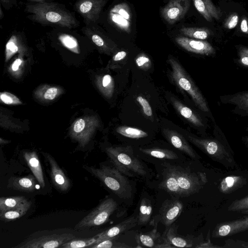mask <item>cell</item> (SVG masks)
<instances>
[{
	"mask_svg": "<svg viewBox=\"0 0 248 248\" xmlns=\"http://www.w3.org/2000/svg\"><path fill=\"white\" fill-rule=\"evenodd\" d=\"M163 133L166 139L175 148L185 153L192 158H197V154L181 134L168 128H164Z\"/></svg>",
	"mask_w": 248,
	"mask_h": 248,
	"instance_id": "18",
	"label": "cell"
},
{
	"mask_svg": "<svg viewBox=\"0 0 248 248\" xmlns=\"http://www.w3.org/2000/svg\"><path fill=\"white\" fill-rule=\"evenodd\" d=\"M35 177L32 175L24 177H13L9 181L10 186L12 188L21 191L31 192L35 189Z\"/></svg>",
	"mask_w": 248,
	"mask_h": 248,
	"instance_id": "24",
	"label": "cell"
},
{
	"mask_svg": "<svg viewBox=\"0 0 248 248\" xmlns=\"http://www.w3.org/2000/svg\"><path fill=\"white\" fill-rule=\"evenodd\" d=\"M108 19L122 30L130 32L132 14L127 3H121L114 5L109 11Z\"/></svg>",
	"mask_w": 248,
	"mask_h": 248,
	"instance_id": "11",
	"label": "cell"
},
{
	"mask_svg": "<svg viewBox=\"0 0 248 248\" xmlns=\"http://www.w3.org/2000/svg\"><path fill=\"white\" fill-rule=\"evenodd\" d=\"M119 134L131 139H140L148 136V134L141 129L126 126H121L116 128Z\"/></svg>",
	"mask_w": 248,
	"mask_h": 248,
	"instance_id": "31",
	"label": "cell"
},
{
	"mask_svg": "<svg viewBox=\"0 0 248 248\" xmlns=\"http://www.w3.org/2000/svg\"><path fill=\"white\" fill-rule=\"evenodd\" d=\"M136 100L142 107L144 113L148 117L151 116L152 109L148 101L142 96H138Z\"/></svg>",
	"mask_w": 248,
	"mask_h": 248,
	"instance_id": "39",
	"label": "cell"
},
{
	"mask_svg": "<svg viewBox=\"0 0 248 248\" xmlns=\"http://www.w3.org/2000/svg\"><path fill=\"white\" fill-rule=\"evenodd\" d=\"M84 168L120 198L126 199L131 197L132 189L130 182L116 167L102 166L100 168H95L85 165Z\"/></svg>",
	"mask_w": 248,
	"mask_h": 248,
	"instance_id": "3",
	"label": "cell"
},
{
	"mask_svg": "<svg viewBox=\"0 0 248 248\" xmlns=\"http://www.w3.org/2000/svg\"><path fill=\"white\" fill-rule=\"evenodd\" d=\"M27 201L26 198L22 196L0 197V213L17 207Z\"/></svg>",
	"mask_w": 248,
	"mask_h": 248,
	"instance_id": "30",
	"label": "cell"
},
{
	"mask_svg": "<svg viewBox=\"0 0 248 248\" xmlns=\"http://www.w3.org/2000/svg\"><path fill=\"white\" fill-rule=\"evenodd\" d=\"M160 187L170 194L181 197V190L176 176L169 166L163 173V180Z\"/></svg>",
	"mask_w": 248,
	"mask_h": 248,
	"instance_id": "23",
	"label": "cell"
},
{
	"mask_svg": "<svg viewBox=\"0 0 248 248\" xmlns=\"http://www.w3.org/2000/svg\"><path fill=\"white\" fill-rule=\"evenodd\" d=\"M102 86L104 88H108L112 91L113 88V79L109 75H105L102 78Z\"/></svg>",
	"mask_w": 248,
	"mask_h": 248,
	"instance_id": "42",
	"label": "cell"
},
{
	"mask_svg": "<svg viewBox=\"0 0 248 248\" xmlns=\"http://www.w3.org/2000/svg\"><path fill=\"white\" fill-rule=\"evenodd\" d=\"M152 205L147 198H143L140 202L138 218V224L145 225L150 220L152 214Z\"/></svg>",
	"mask_w": 248,
	"mask_h": 248,
	"instance_id": "27",
	"label": "cell"
},
{
	"mask_svg": "<svg viewBox=\"0 0 248 248\" xmlns=\"http://www.w3.org/2000/svg\"><path fill=\"white\" fill-rule=\"evenodd\" d=\"M190 5V0H170L161 9V16L169 24H173L185 16Z\"/></svg>",
	"mask_w": 248,
	"mask_h": 248,
	"instance_id": "10",
	"label": "cell"
},
{
	"mask_svg": "<svg viewBox=\"0 0 248 248\" xmlns=\"http://www.w3.org/2000/svg\"><path fill=\"white\" fill-rule=\"evenodd\" d=\"M98 237V234L91 238L72 239L61 245L60 248H79L83 247H89L94 244Z\"/></svg>",
	"mask_w": 248,
	"mask_h": 248,
	"instance_id": "32",
	"label": "cell"
},
{
	"mask_svg": "<svg viewBox=\"0 0 248 248\" xmlns=\"http://www.w3.org/2000/svg\"><path fill=\"white\" fill-rule=\"evenodd\" d=\"M246 130L248 132V127H247V128L246 129Z\"/></svg>",
	"mask_w": 248,
	"mask_h": 248,
	"instance_id": "52",
	"label": "cell"
},
{
	"mask_svg": "<svg viewBox=\"0 0 248 248\" xmlns=\"http://www.w3.org/2000/svg\"><path fill=\"white\" fill-rule=\"evenodd\" d=\"M44 155L49 165L50 175L55 186L62 191L68 190L71 186L70 180L51 155L48 154Z\"/></svg>",
	"mask_w": 248,
	"mask_h": 248,
	"instance_id": "17",
	"label": "cell"
},
{
	"mask_svg": "<svg viewBox=\"0 0 248 248\" xmlns=\"http://www.w3.org/2000/svg\"><path fill=\"white\" fill-rule=\"evenodd\" d=\"M164 240L171 247L190 248L192 247V245L186 239L177 236L172 227L170 228L165 233Z\"/></svg>",
	"mask_w": 248,
	"mask_h": 248,
	"instance_id": "29",
	"label": "cell"
},
{
	"mask_svg": "<svg viewBox=\"0 0 248 248\" xmlns=\"http://www.w3.org/2000/svg\"><path fill=\"white\" fill-rule=\"evenodd\" d=\"M4 13L3 12L1 5V6L0 7V19L2 20V18L4 17Z\"/></svg>",
	"mask_w": 248,
	"mask_h": 248,
	"instance_id": "50",
	"label": "cell"
},
{
	"mask_svg": "<svg viewBox=\"0 0 248 248\" xmlns=\"http://www.w3.org/2000/svg\"><path fill=\"white\" fill-rule=\"evenodd\" d=\"M248 230V216L217 225L213 232V237H221Z\"/></svg>",
	"mask_w": 248,
	"mask_h": 248,
	"instance_id": "14",
	"label": "cell"
},
{
	"mask_svg": "<svg viewBox=\"0 0 248 248\" xmlns=\"http://www.w3.org/2000/svg\"><path fill=\"white\" fill-rule=\"evenodd\" d=\"M239 18V15L237 13L231 14L226 18L224 23V28L229 30L234 28L238 23Z\"/></svg>",
	"mask_w": 248,
	"mask_h": 248,
	"instance_id": "38",
	"label": "cell"
},
{
	"mask_svg": "<svg viewBox=\"0 0 248 248\" xmlns=\"http://www.w3.org/2000/svg\"><path fill=\"white\" fill-rule=\"evenodd\" d=\"M244 139L246 142L248 144V137H245Z\"/></svg>",
	"mask_w": 248,
	"mask_h": 248,
	"instance_id": "51",
	"label": "cell"
},
{
	"mask_svg": "<svg viewBox=\"0 0 248 248\" xmlns=\"http://www.w3.org/2000/svg\"><path fill=\"white\" fill-rule=\"evenodd\" d=\"M170 100L174 108L182 116L200 130L202 131L206 130L208 125L205 120L201 115L175 98L171 97Z\"/></svg>",
	"mask_w": 248,
	"mask_h": 248,
	"instance_id": "15",
	"label": "cell"
},
{
	"mask_svg": "<svg viewBox=\"0 0 248 248\" xmlns=\"http://www.w3.org/2000/svg\"><path fill=\"white\" fill-rule=\"evenodd\" d=\"M175 42L186 51L205 56L216 54L215 48L207 41L190 38L187 37H178Z\"/></svg>",
	"mask_w": 248,
	"mask_h": 248,
	"instance_id": "12",
	"label": "cell"
},
{
	"mask_svg": "<svg viewBox=\"0 0 248 248\" xmlns=\"http://www.w3.org/2000/svg\"><path fill=\"white\" fill-rule=\"evenodd\" d=\"M240 30L244 34L248 35V18L245 16L241 19Z\"/></svg>",
	"mask_w": 248,
	"mask_h": 248,
	"instance_id": "44",
	"label": "cell"
},
{
	"mask_svg": "<svg viewBox=\"0 0 248 248\" xmlns=\"http://www.w3.org/2000/svg\"><path fill=\"white\" fill-rule=\"evenodd\" d=\"M228 210L248 213V196L233 202L228 208Z\"/></svg>",
	"mask_w": 248,
	"mask_h": 248,
	"instance_id": "35",
	"label": "cell"
},
{
	"mask_svg": "<svg viewBox=\"0 0 248 248\" xmlns=\"http://www.w3.org/2000/svg\"><path fill=\"white\" fill-rule=\"evenodd\" d=\"M180 32L185 37L201 40L207 39L211 35V31L205 27H183Z\"/></svg>",
	"mask_w": 248,
	"mask_h": 248,
	"instance_id": "26",
	"label": "cell"
},
{
	"mask_svg": "<svg viewBox=\"0 0 248 248\" xmlns=\"http://www.w3.org/2000/svg\"><path fill=\"white\" fill-rule=\"evenodd\" d=\"M168 61L171 68V75L173 81L179 88L187 93L196 107L215 123L205 98L184 68L173 57H170Z\"/></svg>",
	"mask_w": 248,
	"mask_h": 248,
	"instance_id": "2",
	"label": "cell"
},
{
	"mask_svg": "<svg viewBox=\"0 0 248 248\" xmlns=\"http://www.w3.org/2000/svg\"><path fill=\"white\" fill-rule=\"evenodd\" d=\"M140 150L145 154L157 158L165 159H176L178 158V156L175 153L168 149L157 148H140Z\"/></svg>",
	"mask_w": 248,
	"mask_h": 248,
	"instance_id": "28",
	"label": "cell"
},
{
	"mask_svg": "<svg viewBox=\"0 0 248 248\" xmlns=\"http://www.w3.org/2000/svg\"><path fill=\"white\" fill-rule=\"evenodd\" d=\"M108 0H77L73 9L83 18L84 24L98 23Z\"/></svg>",
	"mask_w": 248,
	"mask_h": 248,
	"instance_id": "8",
	"label": "cell"
},
{
	"mask_svg": "<svg viewBox=\"0 0 248 248\" xmlns=\"http://www.w3.org/2000/svg\"><path fill=\"white\" fill-rule=\"evenodd\" d=\"M241 178L239 176H228L224 178L220 184V189L224 192L232 190L240 183Z\"/></svg>",
	"mask_w": 248,
	"mask_h": 248,
	"instance_id": "33",
	"label": "cell"
},
{
	"mask_svg": "<svg viewBox=\"0 0 248 248\" xmlns=\"http://www.w3.org/2000/svg\"><path fill=\"white\" fill-rule=\"evenodd\" d=\"M183 208L179 200H166L159 211L160 221L166 226H170L179 217Z\"/></svg>",
	"mask_w": 248,
	"mask_h": 248,
	"instance_id": "16",
	"label": "cell"
},
{
	"mask_svg": "<svg viewBox=\"0 0 248 248\" xmlns=\"http://www.w3.org/2000/svg\"><path fill=\"white\" fill-rule=\"evenodd\" d=\"M85 126V121L82 119H78L75 123L74 126V131L76 133L81 132Z\"/></svg>",
	"mask_w": 248,
	"mask_h": 248,
	"instance_id": "46",
	"label": "cell"
},
{
	"mask_svg": "<svg viewBox=\"0 0 248 248\" xmlns=\"http://www.w3.org/2000/svg\"><path fill=\"white\" fill-rule=\"evenodd\" d=\"M31 204V201H27L19 206L0 213V219L4 221L16 220L24 216L30 209Z\"/></svg>",
	"mask_w": 248,
	"mask_h": 248,
	"instance_id": "25",
	"label": "cell"
},
{
	"mask_svg": "<svg viewBox=\"0 0 248 248\" xmlns=\"http://www.w3.org/2000/svg\"><path fill=\"white\" fill-rule=\"evenodd\" d=\"M137 243L140 246L147 248H166L164 242L161 243V235L156 229L145 233H140L136 236Z\"/></svg>",
	"mask_w": 248,
	"mask_h": 248,
	"instance_id": "21",
	"label": "cell"
},
{
	"mask_svg": "<svg viewBox=\"0 0 248 248\" xmlns=\"http://www.w3.org/2000/svg\"><path fill=\"white\" fill-rule=\"evenodd\" d=\"M0 5L8 10L12 8L17 3V0H0Z\"/></svg>",
	"mask_w": 248,
	"mask_h": 248,
	"instance_id": "45",
	"label": "cell"
},
{
	"mask_svg": "<svg viewBox=\"0 0 248 248\" xmlns=\"http://www.w3.org/2000/svg\"><path fill=\"white\" fill-rule=\"evenodd\" d=\"M24 157L35 179L42 187L45 186L43 170L38 156L35 152H27Z\"/></svg>",
	"mask_w": 248,
	"mask_h": 248,
	"instance_id": "22",
	"label": "cell"
},
{
	"mask_svg": "<svg viewBox=\"0 0 248 248\" xmlns=\"http://www.w3.org/2000/svg\"><path fill=\"white\" fill-rule=\"evenodd\" d=\"M24 12L30 20L44 26L74 29L80 25L75 14L64 4L48 0L40 3H26Z\"/></svg>",
	"mask_w": 248,
	"mask_h": 248,
	"instance_id": "1",
	"label": "cell"
},
{
	"mask_svg": "<svg viewBox=\"0 0 248 248\" xmlns=\"http://www.w3.org/2000/svg\"><path fill=\"white\" fill-rule=\"evenodd\" d=\"M22 61L20 59H17L15 60L12 66V70L13 71H16L18 69L19 66L21 63Z\"/></svg>",
	"mask_w": 248,
	"mask_h": 248,
	"instance_id": "48",
	"label": "cell"
},
{
	"mask_svg": "<svg viewBox=\"0 0 248 248\" xmlns=\"http://www.w3.org/2000/svg\"><path fill=\"white\" fill-rule=\"evenodd\" d=\"M29 1V2H35V3H40L46 1L47 0H26Z\"/></svg>",
	"mask_w": 248,
	"mask_h": 248,
	"instance_id": "49",
	"label": "cell"
},
{
	"mask_svg": "<svg viewBox=\"0 0 248 248\" xmlns=\"http://www.w3.org/2000/svg\"><path fill=\"white\" fill-rule=\"evenodd\" d=\"M137 65L141 68L147 69L151 65L150 59L144 54L139 56L136 59Z\"/></svg>",
	"mask_w": 248,
	"mask_h": 248,
	"instance_id": "40",
	"label": "cell"
},
{
	"mask_svg": "<svg viewBox=\"0 0 248 248\" xmlns=\"http://www.w3.org/2000/svg\"><path fill=\"white\" fill-rule=\"evenodd\" d=\"M223 247L248 248V243L242 241H230V240H228L226 241L225 245Z\"/></svg>",
	"mask_w": 248,
	"mask_h": 248,
	"instance_id": "41",
	"label": "cell"
},
{
	"mask_svg": "<svg viewBox=\"0 0 248 248\" xmlns=\"http://www.w3.org/2000/svg\"><path fill=\"white\" fill-rule=\"evenodd\" d=\"M118 204L112 198H107L100 202L76 226L77 229L102 225L107 222L117 209Z\"/></svg>",
	"mask_w": 248,
	"mask_h": 248,
	"instance_id": "6",
	"label": "cell"
},
{
	"mask_svg": "<svg viewBox=\"0 0 248 248\" xmlns=\"http://www.w3.org/2000/svg\"><path fill=\"white\" fill-rule=\"evenodd\" d=\"M199 13L208 22L215 19L219 20L222 16L221 11L217 7L211 0H192Z\"/></svg>",
	"mask_w": 248,
	"mask_h": 248,
	"instance_id": "20",
	"label": "cell"
},
{
	"mask_svg": "<svg viewBox=\"0 0 248 248\" xmlns=\"http://www.w3.org/2000/svg\"><path fill=\"white\" fill-rule=\"evenodd\" d=\"M1 100L6 104H20V100L14 94L8 92H3L0 94Z\"/></svg>",
	"mask_w": 248,
	"mask_h": 248,
	"instance_id": "37",
	"label": "cell"
},
{
	"mask_svg": "<svg viewBox=\"0 0 248 248\" xmlns=\"http://www.w3.org/2000/svg\"><path fill=\"white\" fill-rule=\"evenodd\" d=\"M137 224V217H132L128 218L110 228L98 233V239L93 245L97 244L107 239L115 237L117 235L133 228Z\"/></svg>",
	"mask_w": 248,
	"mask_h": 248,
	"instance_id": "19",
	"label": "cell"
},
{
	"mask_svg": "<svg viewBox=\"0 0 248 248\" xmlns=\"http://www.w3.org/2000/svg\"><path fill=\"white\" fill-rule=\"evenodd\" d=\"M219 100L223 104L233 105V113L241 117L248 116V91L221 95Z\"/></svg>",
	"mask_w": 248,
	"mask_h": 248,
	"instance_id": "13",
	"label": "cell"
},
{
	"mask_svg": "<svg viewBox=\"0 0 248 248\" xmlns=\"http://www.w3.org/2000/svg\"><path fill=\"white\" fill-rule=\"evenodd\" d=\"M169 167L176 176L181 190V197L188 196L196 192L207 182L204 173L191 172L178 166L170 165Z\"/></svg>",
	"mask_w": 248,
	"mask_h": 248,
	"instance_id": "7",
	"label": "cell"
},
{
	"mask_svg": "<svg viewBox=\"0 0 248 248\" xmlns=\"http://www.w3.org/2000/svg\"><path fill=\"white\" fill-rule=\"evenodd\" d=\"M237 51V63L241 66L248 68V46L239 45L235 46Z\"/></svg>",
	"mask_w": 248,
	"mask_h": 248,
	"instance_id": "34",
	"label": "cell"
},
{
	"mask_svg": "<svg viewBox=\"0 0 248 248\" xmlns=\"http://www.w3.org/2000/svg\"><path fill=\"white\" fill-rule=\"evenodd\" d=\"M114 238L107 239L89 247L93 248H129L128 246L114 241Z\"/></svg>",
	"mask_w": 248,
	"mask_h": 248,
	"instance_id": "36",
	"label": "cell"
},
{
	"mask_svg": "<svg viewBox=\"0 0 248 248\" xmlns=\"http://www.w3.org/2000/svg\"><path fill=\"white\" fill-rule=\"evenodd\" d=\"M76 237L72 233L53 234L34 238L18 244L16 248H55Z\"/></svg>",
	"mask_w": 248,
	"mask_h": 248,
	"instance_id": "9",
	"label": "cell"
},
{
	"mask_svg": "<svg viewBox=\"0 0 248 248\" xmlns=\"http://www.w3.org/2000/svg\"><path fill=\"white\" fill-rule=\"evenodd\" d=\"M106 152L114 165L122 173L129 177L145 176L146 170L129 147H111Z\"/></svg>",
	"mask_w": 248,
	"mask_h": 248,
	"instance_id": "4",
	"label": "cell"
},
{
	"mask_svg": "<svg viewBox=\"0 0 248 248\" xmlns=\"http://www.w3.org/2000/svg\"><path fill=\"white\" fill-rule=\"evenodd\" d=\"M213 133L214 138H200L192 135H187V138L189 141L207 154L217 159H230L224 134L216 122Z\"/></svg>",
	"mask_w": 248,
	"mask_h": 248,
	"instance_id": "5",
	"label": "cell"
},
{
	"mask_svg": "<svg viewBox=\"0 0 248 248\" xmlns=\"http://www.w3.org/2000/svg\"><path fill=\"white\" fill-rule=\"evenodd\" d=\"M127 55V53L124 51L118 52L113 57V60L115 61H118L124 59Z\"/></svg>",
	"mask_w": 248,
	"mask_h": 248,
	"instance_id": "47",
	"label": "cell"
},
{
	"mask_svg": "<svg viewBox=\"0 0 248 248\" xmlns=\"http://www.w3.org/2000/svg\"><path fill=\"white\" fill-rule=\"evenodd\" d=\"M58 93V89L56 87L48 88L44 94V97L46 99L52 100L54 99Z\"/></svg>",
	"mask_w": 248,
	"mask_h": 248,
	"instance_id": "43",
	"label": "cell"
}]
</instances>
